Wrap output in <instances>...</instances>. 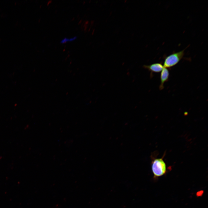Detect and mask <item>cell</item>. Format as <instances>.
I'll return each mask as SVG.
<instances>
[{
    "label": "cell",
    "mask_w": 208,
    "mask_h": 208,
    "mask_svg": "<svg viewBox=\"0 0 208 208\" xmlns=\"http://www.w3.org/2000/svg\"><path fill=\"white\" fill-rule=\"evenodd\" d=\"M151 169L155 178L164 175L166 172V165L163 157L153 159Z\"/></svg>",
    "instance_id": "6da1fadb"
},
{
    "label": "cell",
    "mask_w": 208,
    "mask_h": 208,
    "mask_svg": "<svg viewBox=\"0 0 208 208\" xmlns=\"http://www.w3.org/2000/svg\"><path fill=\"white\" fill-rule=\"evenodd\" d=\"M185 49L172 53L166 56L164 59L163 64L164 68L172 67L177 64L182 59L184 55Z\"/></svg>",
    "instance_id": "7a4b0ae2"
},
{
    "label": "cell",
    "mask_w": 208,
    "mask_h": 208,
    "mask_svg": "<svg viewBox=\"0 0 208 208\" xmlns=\"http://www.w3.org/2000/svg\"><path fill=\"white\" fill-rule=\"evenodd\" d=\"M143 67L149 71L155 73L161 72L164 68L163 65L160 63H156L149 65H144Z\"/></svg>",
    "instance_id": "3957f363"
},
{
    "label": "cell",
    "mask_w": 208,
    "mask_h": 208,
    "mask_svg": "<svg viewBox=\"0 0 208 208\" xmlns=\"http://www.w3.org/2000/svg\"><path fill=\"white\" fill-rule=\"evenodd\" d=\"M161 72L160 84L159 86V89L160 90H161L164 88V83L168 79L169 72L167 68L164 67Z\"/></svg>",
    "instance_id": "277c9868"
},
{
    "label": "cell",
    "mask_w": 208,
    "mask_h": 208,
    "mask_svg": "<svg viewBox=\"0 0 208 208\" xmlns=\"http://www.w3.org/2000/svg\"><path fill=\"white\" fill-rule=\"evenodd\" d=\"M77 38V36H75L70 38H64L60 41V43L63 44L67 42L72 41L76 39Z\"/></svg>",
    "instance_id": "5b68a950"
}]
</instances>
